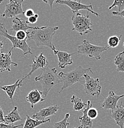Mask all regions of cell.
<instances>
[{
    "label": "cell",
    "mask_w": 124,
    "mask_h": 128,
    "mask_svg": "<svg viewBox=\"0 0 124 128\" xmlns=\"http://www.w3.org/2000/svg\"><path fill=\"white\" fill-rule=\"evenodd\" d=\"M124 6V0H114V3L109 8V10H111L112 8L114 7L118 8V12L122 11V9Z\"/></svg>",
    "instance_id": "27"
},
{
    "label": "cell",
    "mask_w": 124,
    "mask_h": 128,
    "mask_svg": "<svg viewBox=\"0 0 124 128\" xmlns=\"http://www.w3.org/2000/svg\"><path fill=\"white\" fill-rule=\"evenodd\" d=\"M70 116V113H66L63 120L59 121V122H55L53 128H67L68 126L70 124L68 122Z\"/></svg>",
    "instance_id": "25"
},
{
    "label": "cell",
    "mask_w": 124,
    "mask_h": 128,
    "mask_svg": "<svg viewBox=\"0 0 124 128\" xmlns=\"http://www.w3.org/2000/svg\"><path fill=\"white\" fill-rule=\"evenodd\" d=\"M34 80L41 82L43 89L42 94L45 97L47 96L48 93L52 88L60 82L58 74H57V70L55 68H50L47 67L44 69L39 76L35 77Z\"/></svg>",
    "instance_id": "3"
},
{
    "label": "cell",
    "mask_w": 124,
    "mask_h": 128,
    "mask_svg": "<svg viewBox=\"0 0 124 128\" xmlns=\"http://www.w3.org/2000/svg\"><path fill=\"white\" fill-rule=\"evenodd\" d=\"M34 17H36V18H38V17H39V16H38V14H34Z\"/></svg>",
    "instance_id": "36"
},
{
    "label": "cell",
    "mask_w": 124,
    "mask_h": 128,
    "mask_svg": "<svg viewBox=\"0 0 124 128\" xmlns=\"http://www.w3.org/2000/svg\"><path fill=\"white\" fill-rule=\"evenodd\" d=\"M50 119L46 120L44 121H38V120L33 119L31 117L29 116L28 115H26V119L23 128H35L42 124L50 122Z\"/></svg>",
    "instance_id": "21"
},
{
    "label": "cell",
    "mask_w": 124,
    "mask_h": 128,
    "mask_svg": "<svg viewBox=\"0 0 124 128\" xmlns=\"http://www.w3.org/2000/svg\"><path fill=\"white\" fill-rule=\"evenodd\" d=\"M30 32L25 31H18L16 32L15 36L20 41H24L30 39Z\"/></svg>",
    "instance_id": "26"
},
{
    "label": "cell",
    "mask_w": 124,
    "mask_h": 128,
    "mask_svg": "<svg viewBox=\"0 0 124 128\" xmlns=\"http://www.w3.org/2000/svg\"><path fill=\"white\" fill-rule=\"evenodd\" d=\"M0 72H2V70H1V68H0Z\"/></svg>",
    "instance_id": "39"
},
{
    "label": "cell",
    "mask_w": 124,
    "mask_h": 128,
    "mask_svg": "<svg viewBox=\"0 0 124 128\" xmlns=\"http://www.w3.org/2000/svg\"><path fill=\"white\" fill-rule=\"evenodd\" d=\"M44 1L45 2H46V3H49L50 4V8H52V4H53V3H54V2H55V1H54V0H53V1Z\"/></svg>",
    "instance_id": "34"
},
{
    "label": "cell",
    "mask_w": 124,
    "mask_h": 128,
    "mask_svg": "<svg viewBox=\"0 0 124 128\" xmlns=\"http://www.w3.org/2000/svg\"><path fill=\"white\" fill-rule=\"evenodd\" d=\"M22 80H17V81L14 84L12 85H7V86H2L1 88V89L2 90H3L7 94L8 97H9V98L11 100H12L13 96H14V94H15V92L16 89L17 88H20L21 86H23V84H22Z\"/></svg>",
    "instance_id": "19"
},
{
    "label": "cell",
    "mask_w": 124,
    "mask_h": 128,
    "mask_svg": "<svg viewBox=\"0 0 124 128\" xmlns=\"http://www.w3.org/2000/svg\"><path fill=\"white\" fill-rule=\"evenodd\" d=\"M84 78L85 79V83L83 86L85 94L90 96H97L98 97L101 94V90L99 79L91 78L89 74H85Z\"/></svg>",
    "instance_id": "8"
},
{
    "label": "cell",
    "mask_w": 124,
    "mask_h": 128,
    "mask_svg": "<svg viewBox=\"0 0 124 128\" xmlns=\"http://www.w3.org/2000/svg\"><path fill=\"white\" fill-rule=\"evenodd\" d=\"M0 35L2 37L7 38L12 42V47L10 50H13L14 49H19L23 52V55H26L28 54H33L31 52V49L30 46L28 44L26 41L27 40H24V41H20L16 38L15 36H12L7 33L5 25L3 24H0Z\"/></svg>",
    "instance_id": "6"
},
{
    "label": "cell",
    "mask_w": 124,
    "mask_h": 128,
    "mask_svg": "<svg viewBox=\"0 0 124 128\" xmlns=\"http://www.w3.org/2000/svg\"><path fill=\"white\" fill-rule=\"evenodd\" d=\"M58 109H59V107L57 105L50 106L47 108L40 110L39 112L33 114L31 118L34 120H38V121H44L46 120L45 119L47 117L55 115Z\"/></svg>",
    "instance_id": "13"
},
{
    "label": "cell",
    "mask_w": 124,
    "mask_h": 128,
    "mask_svg": "<svg viewBox=\"0 0 124 128\" xmlns=\"http://www.w3.org/2000/svg\"><path fill=\"white\" fill-rule=\"evenodd\" d=\"M49 61H48L47 58L45 57L44 55V52L40 53L39 55L38 56H36L33 59V62L31 65H30V67H31V70L29 72L28 74H26L25 77H23V79H22V81L24 80L29 79L31 76V75L33 74V73H34L36 70H37L38 69L41 68L42 70L46 68L49 66Z\"/></svg>",
    "instance_id": "10"
},
{
    "label": "cell",
    "mask_w": 124,
    "mask_h": 128,
    "mask_svg": "<svg viewBox=\"0 0 124 128\" xmlns=\"http://www.w3.org/2000/svg\"><path fill=\"white\" fill-rule=\"evenodd\" d=\"M53 51H54V55L57 56L58 60V65L60 68H65L68 65H71L73 64V60L71 59V56L75 54L76 52L74 54H69L66 52L60 51L57 49H55Z\"/></svg>",
    "instance_id": "12"
},
{
    "label": "cell",
    "mask_w": 124,
    "mask_h": 128,
    "mask_svg": "<svg viewBox=\"0 0 124 128\" xmlns=\"http://www.w3.org/2000/svg\"><path fill=\"white\" fill-rule=\"evenodd\" d=\"M122 35L120 36H112L109 37L108 40V47L109 48H115L117 47L119 44V42L121 41Z\"/></svg>",
    "instance_id": "24"
},
{
    "label": "cell",
    "mask_w": 124,
    "mask_h": 128,
    "mask_svg": "<svg viewBox=\"0 0 124 128\" xmlns=\"http://www.w3.org/2000/svg\"><path fill=\"white\" fill-rule=\"evenodd\" d=\"M4 120L7 124H13V123L17 121L22 120L17 106H15L11 112H9L7 114L4 116Z\"/></svg>",
    "instance_id": "20"
},
{
    "label": "cell",
    "mask_w": 124,
    "mask_h": 128,
    "mask_svg": "<svg viewBox=\"0 0 124 128\" xmlns=\"http://www.w3.org/2000/svg\"><path fill=\"white\" fill-rule=\"evenodd\" d=\"M2 2V0H0V4H1V2Z\"/></svg>",
    "instance_id": "38"
},
{
    "label": "cell",
    "mask_w": 124,
    "mask_h": 128,
    "mask_svg": "<svg viewBox=\"0 0 124 128\" xmlns=\"http://www.w3.org/2000/svg\"><path fill=\"white\" fill-rule=\"evenodd\" d=\"M12 26L10 31L11 32H18V31H25L28 32L29 29L32 30H37L39 29V27H33L28 25L26 21H25L23 18L14 17L12 20Z\"/></svg>",
    "instance_id": "14"
},
{
    "label": "cell",
    "mask_w": 124,
    "mask_h": 128,
    "mask_svg": "<svg viewBox=\"0 0 124 128\" xmlns=\"http://www.w3.org/2000/svg\"><path fill=\"white\" fill-rule=\"evenodd\" d=\"M37 21H38V18L34 17V16L28 18V20L26 22H27V23L28 24H34L36 23Z\"/></svg>",
    "instance_id": "31"
},
{
    "label": "cell",
    "mask_w": 124,
    "mask_h": 128,
    "mask_svg": "<svg viewBox=\"0 0 124 128\" xmlns=\"http://www.w3.org/2000/svg\"><path fill=\"white\" fill-rule=\"evenodd\" d=\"M0 122L1 123H6V121L4 120V112L2 109L1 108V106H0Z\"/></svg>",
    "instance_id": "32"
},
{
    "label": "cell",
    "mask_w": 124,
    "mask_h": 128,
    "mask_svg": "<svg viewBox=\"0 0 124 128\" xmlns=\"http://www.w3.org/2000/svg\"><path fill=\"white\" fill-rule=\"evenodd\" d=\"M72 128H81V126H79V127H73Z\"/></svg>",
    "instance_id": "37"
},
{
    "label": "cell",
    "mask_w": 124,
    "mask_h": 128,
    "mask_svg": "<svg viewBox=\"0 0 124 128\" xmlns=\"http://www.w3.org/2000/svg\"><path fill=\"white\" fill-rule=\"evenodd\" d=\"M58 29V26H42L39 29L33 30L30 33V39L35 42L38 48L48 47L54 50L55 49L52 43L53 37Z\"/></svg>",
    "instance_id": "1"
},
{
    "label": "cell",
    "mask_w": 124,
    "mask_h": 128,
    "mask_svg": "<svg viewBox=\"0 0 124 128\" xmlns=\"http://www.w3.org/2000/svg\"><path fill=\"white\" fill-rule=\"evenodd\" d=\"M56 3L60 4H65L68 6L70 8L73 13L79 12V10H87L88 12H90L92 14L95 15L97 17H99V14L93 10L92 4H89V5L84 4L81 3V1H71V0H57L55 1Z\"/></svg>",
    "instance_id": "9"
},
{
    "label": "cell",
    "mask_w": 124,
    "mask_h": 128,
    "mask_svg": "<svg viewBox=\"0 0 124 128\" xmlns=\"http://www.w3.org/2000/svg\"><path fill=\"white\" fill-rule=\"evenodd\" d=\"M110 115L120 128H124V105L122 101L119 105H117L116 108L113 111L110 112Z\"/></svg>",
    "instance_id": "16"
},
{
    "label": "cell",
    "mask_w": 124,
    "mask_h": 128,
    "mask_svg": "<svg viewBox=\"0 0 124 128\" xmlns=\"http://www.w3.org/2000/svg\"><path fill=\"white\" fill-rule=\"evenodd\" d=\"M23 126V124H19L17 125V126H14L13 124H7L1 123L0 122V128H17L21 127Z\"/></svg>",
    "instance_id": "29"
},
{
    "label": "cell",
    "mask_w": 124,
    "mask_h": 128,
    "mask_svg": "<svg viewBox=\"0 0 124 128\" xmlns=\"http://www.w3.org/2000/svg\"><path fill=\"white\" fill-rule=\"evenodd\" d=\"M71 102L73 104V108L75 111H81L84 110L87 106V103L84 102L79 97H77L75 95H73L71 98Z\"/></svg>",
    "instance_id": "22"
},
{
    "label": "cell",
    "mask_w": 124,
    "mask_h": 128,
    "mask_svg": "<svg viewBox=\"0 0 124 128\" xmlns=\"http://www.w3.org/2000/svg\"><path fill=\"white\" fill-rule=\"evenodd\" d=\"M87 115L91 120H93L98 116V110L93 107H90L87 111Z\"/></svg>",
    "instance_id": "28"
},
{
    "label": "cell",
    "mask_w": 124,
    "mask_h": 128,
    "mask_svg": "<svg viewBox=\"0 0 124 128\" xmlns=\"http://www.w3.org/2000/svg\"><path fill=\"white\" fill-rule=\"evenodd\" d=\"M111 14L113 16H120V17H122L124 19V9L122 10L121 12H118V11H113L112 12Z\"/></svg>",
    "instance_id": "33"
},
{
    "label": "cell",
    "mask_w": 124,
    "mask_h": 128,
    "mask_svg": "<svg viewBox=\"0 0 124 128\" xmlns=\"http://www.w3.org/2000/svg\"><path fill=\"white\" fill-rule=\"evenodd\" d=\"M124 97V95L117 96L114 91L111 90L109 92L108 96L105 98L104 102L101 104V107L106 110H110L111 112L113 111L116 108L119 100L121 98H123Z\"/></svg>",
    "instance_id": "11"
},
{
    "label": "cell",
    "mask_w": 124,
    "mask_h": 128,
    "mask_svg": "<svg viewBox=\"0 0 124 128\" xmlns=\"http://www.w3.org/2000/svg\"><path fill=\"white\" fill-rule=\"evenodd\" d=\"M73 23V31L77 32L80 35L84 36L92 31V22L90 18V15L88 12L87 15L83 16L79 12L75 14L71 17Z\"/></svg>",
    "instance_id": "4"
},
{
    "label": "cell",
    "mask_w": 124,
    "mask_h": 128,
    "mask_svg": "<svg viewBox=\"0 0 124 128\" xmlns=\"http://www.w3.org/2000/svg\"><path fill=\"white\" fill-rule=\"evenodd\" d=\"M109 48L108 46L103 47L96 46L87 40H83L82 43L78 46V51L76 53L86 55L89 57L95 58L96 60H100L101 58V54Z\"/></svg>",
    "instance_id": "5"
},
{
    "label": "cell",
    "mask_w": 124,
    "mask_h": 128,
    "mask_svg": "<svg viewBox=\"0 0 124 128\" xmlns=\"http://www.w3.org/2000/svg\"><path fill=\"white\" fill-rule=\"evenodd\" d=\"M34 14H35V13H34V10H33V9H28L25 12V14H24V15H25V17H27V18H30V17H32V16H34Z\"/></svg>",
    "instance_id": "30"
},
{
    "label": "cell",
    "mask_w": 124,
    "mask_h": 128,
    "mask_svg": "<svg viewBox=\"0 0 124 128\" xmlns=\"http://www.w3.org/2000/svg\"><path fill=\"white\" fill-rule=\"evenodd\" d=\"M90 107H92L90 100H88L87 102V106L82 111V116H80L79 117L80 122L81 123V128H92L93 124V120L90 119L87 115V111Z\"/></svg>",
    "instance_id": "17"
},
{
    "label": "cell",
    "mask_w": 124,
    "mask_h": 128,
    "mask_svg": "<svg viewBox=\"0 0 124 128\" xmlns=\"http://www.w3.org/2000/svg\"><path fill=\"white\" fill-rule=\"evenodd\" d=\"M23 0H10L6 4V8L3 12L1 17H4L5 19H7L12 17H16V16L20 14H24L25 12L22 9V3Z\"/></svg>",
    "instance_id": "7"
},
{
    "label": "cell",
    "mask_w": 124,
    "mask_h": 128,
    "mask_svg": "<svg viewBox=\"0 0 124 128\" xmlns=\"http://www.w3.org/2000/svg\"><path fill=\"white\" fill-rule=\"evenodd\" d=\"M3 45H4L3 41H0V52H2V48H3Z\"/></svg>",
    "instance_id": "35"
},
{
    "label": "cell",
    "mask_w": 124,
    "mask_h": 128,
    "mask_svg": "<svg viewBox=\"0 0 124 128\" xmlns=\"http://www.w3.org/2000/svg\"><path fill=\"white\" fill-rule=\"evenodd\" d=\"M12 50H10L8 53L0 52V68L4 71L10 72V65H13L14 66H18V64L12 62L11 59Z\"/></svg>",
    "instance_id": "15"
},
{
    "label": "cell",
    "mask_w": 124,
    "mask_h": 128,
    "mask_svg": "<svg viewBox=\"0 0 124 128\" xmlns=\"http://www.w3.org/2000/svg\"><path fill=\"white\" fill-rule=\"evenodd\" d=\"M123 47H124V44H123Z\"/></svg>",
    "instance_id": "40"
},
{
    "label": "cell",
    "mask_w": 124,
    "mask_h": 128,
    "mask_svg": "<svg viewBox=\"0 0 124 128\" xmlns=\"http://www.w3.org/2000/svg\"><path fill=\"white\" fill-rule=\"evenodd\" d=\"M89 72L93 73L91 68H84L82 66H79L74 70L66 73L63 72H60L58 77L60 78V82L63 83V86L59 91V94L62 92L63 89L70 87L77 82H79L82 85L84 84L85 79L84 75L88 74Z\"/></svg>",
    "instance_id": "2"
},
{
    "label": "cell",
    "mask_w": 124,
    "mask_h": 128,
    "mask_svg": "<svg viewBox=\"0 0 124 128\" xmlns=\"http://www.w3.org/2000/svg\"><path fill=\"white\" fill-rule=\"evenodd\" d=\"M114 64L116 65L117 72H124V51L119 53L114 58Z\"/></svg>",
    "instance_id": "23"
},
{
    "label": "cell",
    "mask_w": 124,
    "mask_h": 128,
    "mask_svg": "<svg viewBox=\"0 0 124 128\" xmlns=\"http://www.w3.org/2000/svg\"><path fill=\"white\" fill-rule=\"evenodd\" d=\"M42 92L39 91L38 89H33L28 93L26 97V100L31 104V108H33L34 105L38 102L45 100V98H42Z\"/></svg>",
    "instance_id": "18"
}]
</instances>
